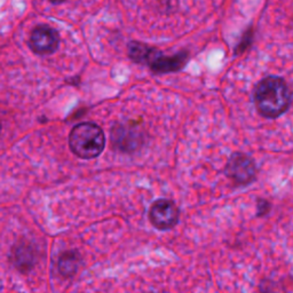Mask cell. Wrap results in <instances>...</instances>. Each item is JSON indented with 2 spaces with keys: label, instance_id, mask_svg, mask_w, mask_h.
<instances>
[{
  "label": "cell",
  "instance_id": "cell-1",
  "mask_svg": "<svg viewBox=\"0 0 293 293\" xmlns=\"http://www.w3.org/2000/svg\"><path fill=\"white\" fill-rule=\"evenodd\" d=\"M291 89L282 77L268 76L259 81L253 92L257 111L266 118L284 115L291 105Z\"/></svg>",
  "mask_w": 293,
  "mask_h": 293
},
{
  "label": "cell",
  "instance_id": "cell-2",
  "mask_svg": "<svg viewBox=\"0 0 293 293\" xmlns=\"http://www.w3.org/2000/svg\"><path fill=\"white\" fill-rule=\"evenodd\" d=\"M69 147L81 160H92L100 156L105 147V136L99 125L94 123H80L71 129Z\"/></svg>",
  "mask_w": 293,
  "mask_h": 293
},
{
  "label": "cell",
  "instance_id": "cell-3",
  "mask_svg": "<svg viewBox=\"0 0 293 293\" xmlns=\"http://www.w3.org/2000/svg\"><path fill=\"white\" fill-rule=\"evenodd\" d=\"M128 55L132 61L140 64L150 66L156 74H167L182 69L188 61L187 53L166 56L163 55L158 50L151 49L148 45L139 41H132L128 45Z\"/></svg>",
  "mask_w": 293,
  "mask_h": 293
},
{
  "label": "cell",
  "instance_id": "cell-4",
  "mask_svg": "<svg viewBox=\"0 0 293 293\" xmlns=\"http://www.w3.org/2000/svg\"><path fill=\"white\" fill-rule=\"evenodd\" d=\"M224 173L236 185L246 186L256 180L257 165L246 153L234 152L227 162Z\"/></svg>",
  "mask_w": 293,
  "mask_h": 293
},
{
  "label": "cell",
  "instance_id": "cell-5",
  "mask_svg": "<svg viewBox=\"0 0 293 293\" xmlns=\"http://www.w3.org/2000/svg\"><path fill=\"white\" fill-rule=\"evenodd\" d=\"M180 212L174 201L170 199H157L149 211V219L158 230H170L179 222Z\"/></svg>",
  "mask_w": 293,
  "mask_h": 293
},
{
  "label": "cell",
  "instance_id": "cell-6",
  "mask_svg": "<svg viewBox=\"0 0 293 293\" xmlns=\"http://www.w3.org/2000/svg\"><path fill=\"white\" fill-rule=\"evenodd\" d=\"M60 37L59 33L50 26L41 25L33 29L29 46L33 53L38 55H51L59 49Z\"/></svg>",
  "mask_w": 293,
  "mask_h": 293
},
{
  "label": "cell",
  "instance_id": "cell-7",
  "mask_svg": "<svg viewBox=\"0 0 293 293\" xmlns=\"http://www.w3.org/2000/svg\"><path fill=\"white\" fill-rule=\"evenodd\" d=\"M79 263V256L75 251L64 252L61 254L59 259V271L64 277H70L78 271Z\"/></svg>",
  "mask_w": 293,
  "mask_h": 293
},
{
  "label": "cell",
  "instance_id": "cell-8",
  "mask_svg": "<svg viewBox=\"0 0 293 293\" xmlns=\"http://www.w3.org/2000/svg\"><path fill=\"white\" fill-rule=\"evenodd\" d=\"M14 252V260H15V265L21 271H27V269L31 268L32 266V259L33 253L31 249L28 246H17Z\"/></svg>",
  "mask_w": 293,
  "mask_h": 293
},
{
  "label": "cell",
  "instance_id": "cell-9",
  "mask_svg": "<svg viewBox=\"0 0 293 293\" xmlns=\"http://www.w3.org/2000/svg\"><path fill=\"white\" fill-rule=\"evenodd\" d=\"M271 210V204L267 200H260L258 203V217H263Z\"/></svg>",
  "mask_w": 293,
  "mask_h": 293
},
{
  "label": "cell",
  "instance_id": "cell-10",
  "mask_svg": "<svg viewBox=\"0 0 293 293\" xmlns=\"http://www.w3.org/2000/svg\"><path fill=\"white\" fill-rule=\"evenodd\" d=\"M50 2L53 4H61V3H63L64 0H50Z\"/></svg>",
  "mask_w": 293,
  "mask_h": 293
},
{
  "label": "cell",
  "instance_id": "cell-11",
  "mask_svg": "<svg viewBox=\"0 0 293 293\" xmlns=\"http://www.w3.org/2000/svg\"><path fill=\"white\" fill-rule=\"evenodd\" d=\"M0 132H2V123H0Z\"/></svg>",
  "mask_w": 293,
  "mask_h": 293
}]
</instances>
